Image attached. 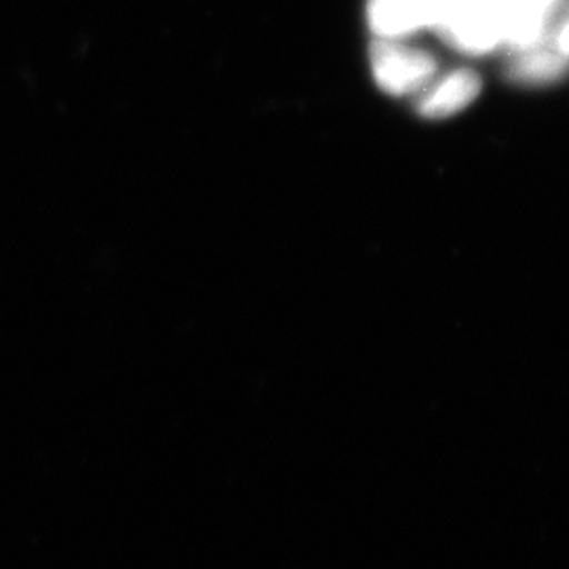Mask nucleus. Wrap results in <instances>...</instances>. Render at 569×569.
<instances>
[{"label":"nucleus","mask_w":569,"mask_h":569,"mask_svg":"<svg viewBox=\"0 0 569 569\" xmlns=\"http://www.w3.org/2000/svg\"><path fill=\"white\" fill-rule=\"evenodd\" d=\"M441 39L465 53H489L502 47V9L498 0H451L432 23Z\"/></svg>","instance_id":"obj_1"},{"label":"nucleus","mask_w":569,"mask_h":569,"mask_svg":"<svg viewBox=\"0 0 569 569\" xmlns=\"http://www.w3.org/2000/svg\"><path fill=\"white\" fill-rule=\"evenodd\" d=\"M373 79L390 96L420 93L437 74L435 58L401 39H378L369 51Z\"/></svg>","instance_id":"obj_2"},{"label":"nucleus","mask_w":569,"mask_h":569,"mask_svg":"<svg viewBox=\"0 0 569 569\" xmlns=\"http://www.w3.org/2000/svg\"><path fill=\"white\" fill-rule=\"evenodd\" d=\"M561 0H498L502 9V47L523 51L549 37L550 16Z\"/></svg>","instance_id":"obj_3"},{"label":"nucleus","mask_w":569,"mask_h":569,"mask_svg":"<svg viewBox=\"0 0 569 569\" xmlns=\"http://www.w3.org/2000/svg\"><path fill=\"white\" fill-rule=\"evenodd\" d=\"M435 18V0H369L367 4V20L378 39H406L432 28Z\"/></svg>","instance_id":"obj_4"},{"label":"nucleus","mask_w":569,"mask_h":569,"mask_svg":"<svg viewBox=\"0 0 569 569\" xmlns=\"http://www.w3.org/2000/svg\"><path fill=\"white\" fill-rule=\"evenodd\" d=\"M479 91L481 81L472 70H451L441 79L435 77L420 91L418 110L427 119H448L451 114L465 110L468 103L479 96Z\"/></svg>","instance_id":"obj_5"},{"label":"nucleus","mask_w":569,"mask_h":569,"mask_svg":"<svg viewBox=\"0 0 569 569\" xmlns=\"http://www.w3.org/2000/svg\"><path fill=\"white\" fill-rule=\"evenodd\" d=\"M555 44L559 47V51H561L563 56H568L569 58V18H566V21L559 26V30H557V34H555Z\"/></svg>","instance_id":"obj_6"},{"label":"nucleus","mask_w":569,"mask_h":569,"mask_svg":"<svg viewBox=\"0 0 569 569\" xmlns=\"http://www.w3.org/2000/svg\"><path fill=\"white\" fill-rule=\"evenodd\" d=\"M448 2H451V0H435V7H437V16H439V11L448 4ZM437 20V18H435Z\"/></svg>","instance_id":"obj_7"}]
</instances>
